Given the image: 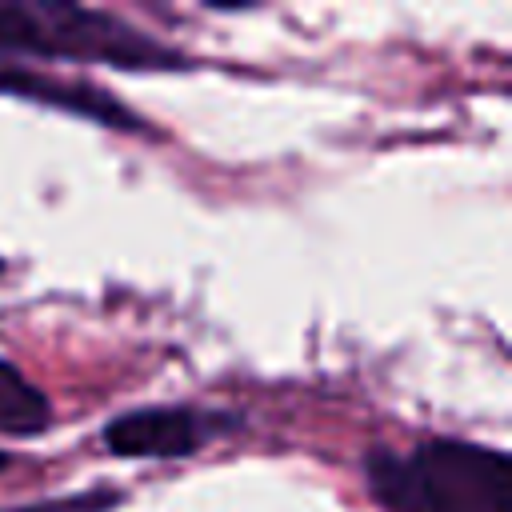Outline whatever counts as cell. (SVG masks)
<instances>
[{
  "label": "cell",
  "mask_w": 512,
  "mask_h": 512,
  "mask_svg": "<svg viewBox=\"0 0 512 512\" xmlns=\"http://www.w3.org/2000/svg\"><path fill=\"white\" fill-rule=\"evenodd\" d=\"M512 460L468 440H428L412 452L372 448L364 484L384 512H508Z\"/></svg>",
  "instance_id": "cell-1"
},
{
  "label": "cell",
  "mask_w": 512,
  "mask_h": 512,
  "mask_svg": "<svg viewBox=\"0 0 512 512\" xmlns=\"http://www.w3.org/2000/svg\"><path fill=\"white\" fill-rule=\"evenodd\" d=\"M0 92L20 96V100H36V104H48V108H60V112L88 116V120L108 124L116 132H144L148 128L112 92L92 88V84H80V80H56V76L28 72V68H0Z\"/></svg>",
  "instance_id": "cell-4"
},
{
  "label": "cell",
  "mask_w": 512,
  "mask_h": 512,
  "mask_svg": "<svg viewBox=\"0 0 512 512\" xmlns=\"http://www.w3.org/2000/svg\"><path fill=\"white\" fill-rule=\"evenodd\" d=\"M124 496L116 488H88L76 496H52L40 504H20V508H0V512H104L112 504H120Z\"/></svg>",
  "instance_id": "cell-6"
},
{
  "label": "cell",
  "mask_w": 512,
  "mask_h": 512,
  "mask_svg": "<svg viewBox=\"0 0 512 512\" xmlns=\"http://www.w3.org/2000/svg\"><path fill=\"white\" fill-rule=\"evenodd\" d=\"M232 428H240L232 412H208V408H184V404L136 408L116 416L104 428V448L124 460H180Z\"/></svg>",
  "instance_id": "cell-3"
},
{
  "label": "cell",
  "mask_w": 512,
  "mask_h": 512,
  "mask_svg": "<svg viewBox=\"0 0 512 512\" xmlns=\"http://www.w3.org/2000/svg\"><path fill=\"white\" fill-rule=\"evenodd\" d=\"M0 52L92 60L132 72L188 68L176 48L144 36L140 28L104 8H84L72 0H0Z\"/></svg>",
  "instance_id": "cell-2"
},
{
  "label": "cell",
  "mask_w": 512,
  "mask_h": 512,
  "mask_svg": "<svg viewBox=\"0 0 512 512\" xmlns=\"http://www.w3.org/2000/svg\"><path fill=\"white\" fill-rule=\"evenodd\" d=\"M0 468H8V452H0Z\"/></svg>",
  "instance_id": "cell-7"
},
{
  "label": "cell",
  "mask_w": 512,
  "mask_h": 512,
  "mask_svg": "<svg viewBox=\"0 0 512 512\" xmlns=\"http://www.w3.org/2000/svg\"><path fill=\"white\" fill-rule=\"evenodd\" d=\"M52 424V400L8 360H0V432L40 436Z\"/></svg>",
  "instance_id": "cell-5"
}]
</instances>
